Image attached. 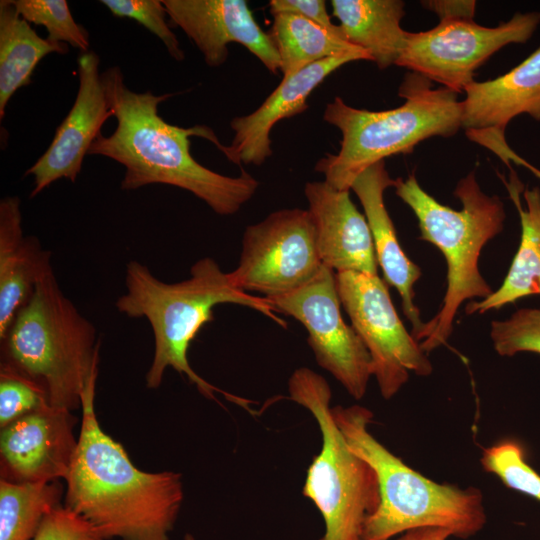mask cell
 Segmentation results:
<instances>
[{"label": "cell", "instance_id": "obj_1", "mask_svg": "<svg viewBox=\"0 0 540 540\" xmlns=\"http://www.w3.org/2000/svg\"><path fill=\"white\" fill-rule=\"evenodd\" d=\"M110 109L117 125L109 136L100 134L88 155H100L125 168L123 190L150 184L175 186L204 201L219 215H233L256 193L259 182L242 169L239 176L217 173L197 162L190 152V137L205 138L224 152L213 130L205 125L183 128L167 123L158 105L173 96L130 90L119 67L101 73Z\"/></svg>", "mask_w": 540, "mask_h": 540}, {"label": "cell", "instance_id": "obj_2", "mask_svg": "<svg viewBox=\"0 0 540 540\" xmlns=\"http://www.w3.org/2000/svg\"><path fill=\"white\" fill-rule=\"evenodd\" d=\"M97 376L82 396V419L63 505L105 539L169 540L184 500L182 474L137 468L101 427L95 411Z\"/></svg>", "mask_w": 540, "mask_h": 540}, {"label": "cell", "instance_id": "obj_3", "mask_svg": "<svg viewBox=\"0 0 540 540\" xmlns=\"http://www.w3.org/2000/svg\"><path fill=\"white\" fill-rule=\"evenodd\" d=\"M125 286L126 292L116 301L117 310L130 318H145L153 332L154 354L145 376L149 389H157L165 371L173 368L206 398L217 401V392L233 399L234 395L200 377L188 360L191 342L213 320V308L218 304L247 306L286 327L267 298L237 289L228 273L209 257L195 262L190 277L176 283L159 280L147 266L132 260L126 266Z\"/></svg>", "mask_w": 540, "mask_h": 540}, {"label": "cell", "instance_id": "obj_4", "mask_svg": "<svg viewBox=\"0 0 540 540\" xmlns=\"http://www.w3.org/2000/svg\"><path fill=\"white\" fill-rule=\"evenodd\" d=\"M333 418L349 447L375 471L380 503L364 524L362 540H391L416 528L448 529L467 539L485 526L479 488L435 482L411 468L369 430L373 412L361 405L332 407Z\"/></svg>", "mask_w": 540, "mask_h": 540}, {"label": "cell", "instance_id": "obj_5", "mask_svg": "<svg viewBox=\"0 0 540 540\" xmlns=\"http://www.w3.org/2000/svg\"><path fill=\"white\" fill-rule=\"evenodd\" d=\"M1 342V365L36 383L49 405L73 412L98 376L95 326L65 296L53 269L38 281Z\"/></svg>", "mask_w": 540, "mask_h": 540}, {"label": "cell", "instance_id": "obj_6", "mask_svg": "<svg viewBox=\"0 0 540 540\" xmlns=\"http://www.w3.org/2000/svg\"><path fill=\"white\" fill-rule=\"evenodd\" d=\"M431 82L418 73H407L398 90L404 103L382 111L355 108L336 96L325 106L323 119L339 129L340 148L320 158L315 170L333 188L349 191L370 166L410 154L430 137L456 134L462 128L461 101L454 91L433 88Z\"/></svg>", "mask_w": 540, "mask_h": 540}, {"label": "cell", "instance_id": "obj_7", "mask_svg": "<svg viewBox=\"0 0 540 540\" xmlns=\"http://www.w3.org/2000/svg\"><path fill=\"white\" fill-rule=\"evenodd\" d=\"M396 195L414 212L420 239L435 245L447 264V288L438 314L424 322L415 340L425 353L444 345L453 330L460 305L474 298L485 299L493 291L479 271V257L484 245L504 227L506 213L501 199L485 194L475 172L461 179L454 195L461 210L438 202L419 185L415 174L397 178Z\"/></svg>", "mask_w": 540, "mask_h": 540}, {"label": "cell", "instance_id": "obj_8", "mask_svg": "<svg viewBox=\"0 0 540 540\" xmlns=\"http://www.w3.org/2000/svg\"><path fill=\"white\" fill-rule=\"evenodd\" d=\"M289 397L307 409L319 427L321 449L307 469L303 496L324 521L320 540H362L366 519L380 503L373 468L349 447L330 405L327 380L307 367L297 368L288 381Z\"/></svg>", "mask_w": 540, "mask_h": 540}, {"label": "cell", "instance_id": "obj_9", "mask_svg": "<svg viewBox=\"0 0 540 540\" xmlns=\"http://www.w3.org/2000/svg\"><path fill=\"white\" fill-rule=\"evenodd\" d=\"M336 281L341 305L370 354L372 376L385 400L400 391L410 373L433 372L428 354L398 316L385 280L347 271L337 272Z\"/></svg>", "mask_w": 540, "mask_h": 540}, {"label": "cell", "instance_id": "obj_10", "mask_svg": "<svg viewBox=\"0 0 540 540\" xmlns=\"http://www.w3.org/2000/svg\"><path fill=\"white\" fill-rule=\"evenodd\" d=\"M540 24V12H517L496 27L473 20H446L429 30L408 33L397 66L418 73L459 94L475 71L509 44L527 42Z\"/></svg>", "mask_w": 540, "mask_h": 540}, {"label": "cell", "instance_id": "obj_11", "mask_svg": "<svg viewBox=\"0 0 540 540\" xmlns=\"http://www.w3.org/2000/svg\"><path fill=\"white\" fill-rule=\"evenodd\" d=\"M322 266L310 212L282 209L245 229L239 264L228 276L237 289L270 297L301 287Z\"/></svg>", "mask_w": 540, "mask_h": 540}, {"label": "cell", "instance_id": "obj_12", "mask_svg": "<svg viewBox=\"0 0 540 540\" xmlns=\"http://www.w3.org/2000/svg\"><path fill=\"white\" fill-rule=\"evenodd\" d=\"M265 298L277 313L291 316L305 327L317 364L354 399H362L372 376L371 358L356 330L342 317L336 273L323 265L301 287Z\"/></svg>", "mask_w": 540, "mask_h": 540}, {"label": "cell", "instance_id": "obj_13", "mask_svg": "<svg viewBox=\"0 0 540 540\" xmlns=\"http://www.w3.org/2000/svg\"><path fill=\"white\" fill-rule=\"evenodd\" d=\"M77 64L79 88L74 104L47 150L25 173L34 178L31 198L61 178L75 182L103 124L114 115L99 72V56L90 50L81 52Z\"/></svg>", "mask_w": 540, "mask_h": 540}, {"label": "cell", "instance_id": "obj_14", "mask_svg": "<svg viewBox=\"0 0 540 540\" xmlns=\"http://www.w3.org/2000/svg\"><path fill=\"white\" fill-rule=\"evenodd\" d=\"M71 411L47 406L0 432L1 479L14 483L65 480L77 448Z\"/></svg>", "mask_w": 540, "mask_h": 540}, {"label": "cell", "instance_id": "obj_15", "mask_svg": "<svg viewBox=\"0 0 540 540\" xmlns=\"http://www.w3.org/2000/svg\"><path fill=\"white\" fill-rule=\"evenodd\" d=\"M169 23L183 30L212 68L223 65L228 45L238 43L265 68L280 71L278 52L245 0H163Z\"/></svg>", "mask_w": 540, "mask_h": 540}, {"label": "cell", "instance_id": "obj_16", "mask_svg": "<svg viewBox=\"0 0 540 540\" xmlns=\"http://www.w3.org/2000/svg\"><path fill=\"white\" fill-rule=\"evenodd\" d=\"M314 224L315 241L324 266L337 272L378 275V262L366 217L350 198L325 180L304 188Z\"/></svg>", "mask_w": 540, "mask_h": 540}, {"label": "cell", "instance_id": "obj_17", "mask_svg": "<svg viewBox=\"0 0 540 540\" xmlns=\"http://www.w3.org/2000/svg\"><path fill=\"white\" fill-rule=\"evenodd\" d=\"M359 61L354 56L332 57L314 63L298 73L282 78L280 84L252 113L230 121L234 132L224 155L234 164L262 165L272 156L270 133L281 120L308 109L311 93L331 73L343 65Z\"/></svg>", "mask_w": 540, "mask_h": 540}, {"label": "cell", "instance_id": "obj_18", "mask_svg": "<svg viewBox=\"0 0 540 540\" xmlns=\"http://www.w3.org/2000/svg\"><path fill=\"white\" fill-rule=\"evenodd\" d=\"M464 93L462 128L479 144L505 139L506 126L521 114L540 120V47L509 72L473 81Z\"/></svg>", "mask_w": 540, "mask_h": 540}, {"label": "cell", "instance_id": "obj_19", "mask_svg": "<svg viewBox=\"0 0 540 540\" xmlns=\"http://www.w3.org/2000/svg\"><path fill=\"white\" fill-rule=\"evenodd\" d=\"M395 184L396 179L390 177L385 161H380L363 171L350 189L357 195L364 209L384 280L399 292L403 312L412 325L411 334L415 338L424 324L419 308L414 303L413 290L421 276V269L402 250L384 203L385 190Z\"/></svg>", "mask_w": 540, "mask_h": 540}, {"label": "cell", "instance_id": "obj_20", "mask_svg": "<svg viewBox=\"0 0 540 540\" xmlns=\"http://www.w3.org/2000/svg\"><path fill=\"white\" fill-rule=\"evenodd\" d=\"M51 252L35 236H25L21 201L7 196L0 201V339L17 313L31 298L38 281L49 270Z\"/></svg>", "mask_w": 540, "mask_h": 540}, {"label": "cell", "instance_id": "obj_21", "mask_svg": "<svg viewBox=\"0 0 540 540\" xmlns=\"http://www.w3.org/2000/svg\"><path fill=\"white\" fill-rule=\"evenodd\" d=\"M330 4L350 44L365 50L381 70L396 65L409 33L400 25L404 1L332 0Z\"/></svg>", "mask_w": 540, "mask_h": 540}, {"label": "cell", "instance_id": "obj_22", "mask_svg": "<svg viewBox=\"0 0 540 540\" xmlns=\"http://www.w3.org/2000/svg\"><path fill=\"white\" fill-rule=\"evenodd\" d=\"M508 190L520 216L519 248L502 285L489 297L469 302L468 314L485 313L526 296L540 295V188L524 190L526 209L521 206L518 190L512 184Z\"/></svg>", "mask_w": 540, "mask_h": 540}, {"label": "cell", "instance_id": "obj_23", "mask_svg": "<svg viewBox=\"0 0 540 540\" xmlns=\"http://www.w3.org/2000/svg\"><path fill=\"white\" fill-rule=\"evenodd\" d=\"M67 44L40 37L20 16L11 0L0 1V119L14 93L31 84V76L42 58L66 54Z\"/></svg>", "mask_w": 540, "mask_h": 540}, {"label": "cell", "instance_id": "obj_24", "mask_svg": "<svg viewBox=\"0 0 540 540\" xmlns=\"http://www.w3.org/2000/svg\"><path fill=\"white\" fill-rule=\"evenodd\" d=\"M272 16L268 34L278 52L283 78L332 57L354 56L372 61L365 50L311 20L293 13H274Z\"/></svg>", "mask_w": 540, "mask_h": 540}, {"label": "cell", "instance_id": "obj_25", "mask_svg": "<svg viewBox=\"0 0 540 540\" xmlns=\"http://www.w3.org/2000/svg\"><path fill=\"white\" fill-rule=\"evenodd\" d=\"M60 482L0 480V540H33L43 519L62 505Z\"/></svg>", "mask_w": 540, "mask_h": 540}, {"label": "cell", "instance_id": "obj_26", "mask_svg": "<svg viewBox=\"0 0 540 540\" xmlns=\"http://www.w3.org/2000/svg\"><path fill=\"white\" fill-rule=\"evenodd\" d=\"M11 2L28 23L46 28L49 41L68 44L81 52L89 51V34L74 20L65 0H11Z\"/></svg>", "mask_w": 540, "mask_h": 540}, {"label": "cell", "instance_id": "obj_27", "mask_svg": "<svg viewBox=\"0 0 540 540\" xmlns=\"http://www.w3.org/2000/svg\"><path fill=\"white\" fill-rule=\"evenodd\" d=\"M483 469L497 476L508 488L540 501V475L525 460L522 446L503 440L483 450Z\"/></svg>", "mask_w": 540, "mask_h": 540}, {"label": "cell", "instance_id": "obj_28", "mask_svg": "<svg viewBox=\"0 0 540 540\" xmlns=\"http://www.w3.org/2000/svg\"><path fill=\"white\" fill-rule=\"evenodd\" d=\"M495 351L504 357L520 352L540 354V309L521 308L506 320L491 322Z\"/></svg>", "mask_w": 540, "mask_h": 540}, {"label": "cell", "instance_id": "obj_29", "mask_svg": "<svg viewBox=\"0 0 540 540\" xmlns=\"http://www.w3.org/2000/svg\"><path fill=\"white\" fill-rule=\"evenodd\" d=\"M49 405L46 393L36 383L0 366V427Z\"/></svg>", "mask_w": 540, "mask_h": 540}, {"label": "cell", "instance_id": "obj_30", "mask_svg": "<svg viewBox=\"0 0 540 540\" xmlns=\"http://www.w3.org/2000/svg\"><path fill=\"white\" fill-rule=\"evenodd\" d=\"M116 17L130 18L157 36L176 61H183L184 50L167 21V11L158 0H101Z\"/></svg>", "mask_w": 540, "mask_h": 540}, {"label": "cell", "instance_id": "obj_31", "mask_svg": "<svg viewBox=\"0 0 540 540\" xmlns=\"http://www.w3.org/2000/svg\"><path fill=\"white\" fill-rule=\"evenodd\" d=\"M33 540H105L84 518L63 504L43 519Z\"/></svg>", "mask_w": 540, "mask_h": 540}, {"label": "cell", "instance_id": "obj_32", "mask_svg": "<svg viewBox=\"0 0 540 540\" xmlns=\"http://www.w3.org/2000/svg\"><path fill=\"white\" fill-rule=\"evenodd\" d=\"M268 7L271 14H297L345 39L341 27L332 22L324 0H270Z\"/></svg>", "mask_w": 540, "mask_h": 540}, {"label": "cell", "instance_id": "obj_33", "mask_svg": "<svg viewBox=\"0 0 540 540\" xmlns=\"http://www.w3.org/2000/svg\"><path fill=\"white\" fill-rule=\"evenodd\" d=\"M422 6L435 13L440 21L473 20L476 1L474 0H428Z\"/></svg>", "mask_w": 540, "mask_h": 540}, {"label": "cell", "instance_id": "obj_34", "mask_svg": "<svg viewBox=\"0 0 540 540\" xmlns=\"http://www.w3.org/2000/svg\"><path fill=\"white\" fill-rule=\"evenodd\" d=\"M452 537L448 529L440 527H422L406 531L391 540H447Z\"/></svg>", "mask_w": 540, "mask_h": 540}, {"label": "cell", "instance_id": "obj_35", "mask_svg": "<svg viewBox=\"0 0 540 540\" xmlns=\"http://www.w3.org/2000/svg\"><path fill=\"white\" fill-rule=\"evenodd\" d=\"M519 165L524 166V167L530 169L534 175H536L537 177L540 178V170H538L537 168H535L534 166H532L531 164H529L528 162H526L524 159L521 160V162H520Z\"/></svg>", "mask_w": 540, "mask_h": 540}, {"label": "cell", "instance_id": "obj_36", "mask_svg": "<svg viewBox=\"0 0 540 540\" xmlns=\"http://www.w3.org/2000/svg\"><path fill=\"white\" fill-rule=\"evenodd\" d=\"M184 540H196L191 534H186Z\"/></svg>", "mask_w": 540, "mask_h": 540}]
</instances>
